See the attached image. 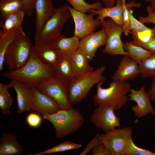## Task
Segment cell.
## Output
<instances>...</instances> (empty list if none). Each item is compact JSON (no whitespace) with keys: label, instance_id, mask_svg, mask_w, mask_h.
<instances>
[{"label":"cell","instance_id":"1","mask_svg":"<svg viewBox=\"0 0 155 155\" xmlns=\"http://www.w3.org/2000/svg\"><path fill=\"white\" fill-rule=\"evenodd\" d=\"M3 75L11 80L20 81L32 88H36L55 74L53 69L40 59L33 46L29 59L24 66L15 70L6 71Z\"/></svg>","mask_w":155,"mask_h":155},{"label":"cell","instance_id":"2","mask_svg":"<svg viewBox=\"0 0 155 155\" xmlns=\"http://www.w3.org/2000/svg\"><path fill=\"white\" fill-rule=\"evenodd\" d=\"M103 82L97 84L96 93L92 97L94 104H105L114 111L125 106L128 99L127 94L132 89L131 84L127 81H113L108 88H104L101 86Z\"/></svg>","mask_w":155,"mask_h":155},{"label":"cell","instance_id":"3","mask_svg":"<svg viewBox=\"0 0 155 155\" xmlns=\"http://www.w3.org/2000/svg\"><path fill=\"white\" fill-rule=\"evenodd\" d=\"M43 118L49 121L55 130V135L61 138L77 131L84 124L85 119L81 112L73 108L62 109Z\"/></svg>","mask_w":155,"mask_h":155},{"label":"cell","instance_id":"4","mask_svg":"<svg viewBox=\"0 0 155 155\" xmlns=\"http://www.w3.org/2000/svg\"><path fill=\"white\" fill-rule=\"evenodd\" d=\"M106 69L105 66L102 65L90 73L67 82L68 96L71 105L85 99L95 85L106 80L102 73Z\"/></svg>","mask_w":155,"mask_h":155},{"label":"cell","instance_id":"5","mask_svg":"<svg viewBox=\"0 0 155 155\" xmlns=\"http://www.w3.org/2000/svg\"><path fill=\"white\" fill-rule=\"evenodd\" d=\"M26 34L18 32L6 52L4 63L9 71L18 69L28 61L33 47Z\"/></svg>","mask_w":155,"mask_h":155},{"label":"cell","instance_id":"6","mask_svg":"<svg viewBox=\"0 0 155 155\" xmlns=\"http://www.w3.org/2000/svg\"><path fill=\"white\" fill-rule=\"evenodd\" d=\"M69 6L55 9L50 18L46 23L38 37L34 40L35 44L52 43L61 34L64 24L71 17Z\"/></svg>","mask_w":155,"mask_h":155},{"label":"cell","instance_id":"7","mask_svg":"<svg viewBox=\"0 0 155 155\" xmlns=\"http://www.w3.org/2000/svg\"><path fill=\"white\" fill-rule=\"evenodd\" d=\"M67 81L63 77L56 75L38 85L36 88L54 100L61 109L73 108L68 96Z\"/></svg>","mask_w":155,"mask_h":155},{"label":"cell","instance_id":"8","mask_svg":"<svg viewBox=\"0 0 155 155\" xmlns=\"http://www.w3.org/2000/svg\"><path fill=\"white\" fill-rule=\"evenodd\" d=\"M133 130L130 127L115 128L100 134L102 143L110 151L112 155H125L131 136Z\"/></svg>","mask_w":155,"mask_h":155},{"label":"cell","instance_id":"9","mask_svg":"<svg viewBox=\"0 0 155 155\" xmlns=\"http://www.w3.org/2000/svg\"><path fill=\"white\" fill-rule=\"evenodd\" d=\"M100 22L106 37V44L102 52L111 55L129 56L121 39V35L124 32L122 27L110 18Z\"/></svg>","mask_w":155,"mask_h":155},{"label":"cell","instance_id":"10","mask_svg":"<svg viewBox=\"0 0 155 155\" xmlns=\"http://www.w3.org/2000/svg\"><path fill=\"white\" fill-rule=\"evenodd\" d=\"M97 106L90 117L91 123L96 127L106 133L120 127L121 119L116 115L112 107L105 104Z\"/></svg>","mask_w":155,"mask_h":155},{"label":"cell","instance_id":"11","mask_svg":"<svg viewBox=\"0 0 155 155\" xmlns=\"http://www.w3.org/2000/svg\"><path fill=\"white\" fill-rule=\"evenodd\" d=\"M69 9L75 24L74 36L80 39L94 32L101 26L100 21L94 19L91 13L86 14L69 6Z\"/></svg>","mask_w":155,"mask_h":155},{"label":"cell","instance_id":"12","mask_svg":"<svg viewBox=\"0 0 155 155\" xmlns=\"http://www.w3.org/2000/svg\"><path fill=\"white\" fill-rule=\"evenodd\" d=\"M30 110L42 116L52 114L61 108L57 103L48 95L35 88H32Z\"/></svg>","mask_w":155,"mask_h":155},{"label":"cell","instance_id":"13","mask_svg":"<svg viewBox=\"0 0 155 155\" xmlns=\"http://www.w3.org/2000/svg\"><path fill=\"white\" fill-rule=\"evenodd\" d=\"M128 96L130 100L137 104L136 105L132 106L131 108L137 119L146 117L149 114L154 115L155 111L144 86H142L138 90L131 89Z\"/></svg>","mask_w":155,"mask_h":155},{"label":"cell","instance_id":"14","mask_svg":"<svg viewBox=\"0 0 155 155\" xmlns=\"http://www.w3.org/2000/svg\"><path fill=\"white\" fill-rule=\"evenodd\" d=\"M106 39L105 32L102 28L80 39L78 49L86 56L89 61L92 60L98 48L105 45Z\"/></svg>","mask_w":155,"mask_h":155},{"label":"cell","instance_id":"15","mask_svg":"<svg viewBox=\"0 0 155 155\" xmlns=\"http://www.w3.org/2000/svg\"><path fill=\"white\" fill-rule=\"evenodd\" d=\"M55 8L53 0H36L33 10L36 16L35 39L39 36L44 26L52 16Z\"/></svg>","mask_w":155,"mask_h":155},{"label":"cell","instance_id":"16","mask_svg":"<svg viewBox=\"0 0 155 155\" xmlns=\"http://www.w3.org/2000/svg\"><path fill=\"white\" fill-rule=\"evenodd\" d=\"M139 73L137 63L129 56L124 55L111 78L113 81H127L134 80Z\"/></svg>","mask_w":155,"mask_h":155},{"label":"cell","instance_id":"17","mask_svg":"<svg viewBox=\"0 0 155 155\" xmlns=\"http://www.w3.org/2000/svg\"><path fill=\"white\" fill-rule=\"evenodd\" d=\"M14 89L16 95L17 107L16 111L19 113L30 110L32 88L20 81L12 80L10 82Z\"/></svg>","mask_w":155,"mask_h":155},{"label":"cell","instance_id":"18","mask_svg":"<svg viewBox=\"0 0 155 155\" xmlns=\"http://www.w3.org/2000/svg\"><path fill=\"white\" fill-rule=\"evenodd\" d=\"M33 48L41 61L52 69L61 57L52 43L35 44Z\"/></svg>","mask_w":155,"mask_h":155},{"label":"cell","instance_id":"19","mask_svg":"<svg viewBox=\"0 0 155 155\" xmlns=\"http://www.w3.org/2000/svg\"><path fill=\"white\" fill-rule=\"evenodd\" d=\"M123 0H117L115 5L114 7H102L98 10L91 9L90 10L89 12L91 13L94 16L97 15L96 18L97 20L100 21L108 17L123 27Z\"/></svg>","mask_w":155,"mask_h":155},{"label":"cell","instance_id":"20","mask_svg":"<svg viewBox=\"0 0 155 155\" xmlns=\"http://www.w3.org/2000/svg\"><path fill=\"white\" fill-rule=\"evenodd\" d=\"M24 151L15 133H4L0 139V155H19Z\"/></svg>","mask_w":155,"mask_h":155},{"label":"cell","instance_id":"21","mask_svg":"<svg viewBox=\"0 0 155 155\" xmlns=\"http://www.w3.org/2000/svg\"><path fill=\"white\" fill-rule=\"evenodd\" d=\"M80 39L74 36L67 37L61 35L53 42L61 57H70L78 48Z\"/></svg>","mask_w":155,"mask_h":155},{"label":"cell","instance_id":"22","mask_svg":"<svg viewBox=\"0 0 155 155\" xmlns=\"http://www.w3.org/2000/svg\"><path fill=\"white\" fill-rule=\"evenodd\" d=\"M74 75L75 78L85 75L94 70L89 64L86 56L78 49L70 57Z\"/></svg>","mask_w":155,"mask_h":155},{"label":"cell","instance_id":"23","mask_svg":"<svg viewBox=\"0 0 155 155\" xmlns=\"http://www.w3.org/2000/svg\"><path fill=\"white\" fill-rule=\"evenodd\" d=\"M25 14L23 10H21L8 15L1 19L0 27L4 32L15 29L19 32L25 35L22 26Z\"/></svg>","mask_w":155,"mask_h":155},{"label":"cell","instance_id":"24","mask_svg":"<svg viewBox=\"0 0 155 155\" xmlns=\"http://www.w3.org/2000/svg\"><path fill=\"white\" fill-rule=\"evenodd\" d=\"M18 32L15 29L7 31L0 30V71L4 69L5 57L7 51L16 38Z\"/></svg>","mask_w":155,"mask_h":155},{"label":"cell","instance_id":"25","mask_svg":"<svg viewBox=\"0 0 155 155\" xmlns=\"http://www.w3.org/2000/svg\"><path fill=\"white\" fill-rule=\"evenodd\" d=\"M53 69L56 75L63 77L68 82L75 78L70 57H61Z\"/></svg>","mask_w":155,"mask_h":155},{"label":"cell","instance_id":"26","mask_svg":"<svg viewBox=\"0 0 155 155\" xmlns=\"http://www.w3.org/2000/svg\"><path fill=\"white\" fill-rule=\"evenodd\" d=\"M124 48L129 56L139 64L142 61L152 55L154 52L135 45L129 42L124 44Z\"/></svg>","mask_w":155,"mask_h":155},{"label":"cell","instance_id":"27","mask_svg":"<svg viewBox=\"0 0 155 155\" xmlns=\"http://www.w3.org/2000/svg\"><path fill=\"white\" fill-rule=\"evenodd\" d=\"M23 0H0V17L2 19L8 15L23 10Z\"/></svg>","mask_w":155,"mask_h":155},{"label":"cell","instance_id":"28","mask_svg":"<svg viewBox=\"0 0 155 155\" xmlns=\"http://www.w3.org/2000/svg\"><path fill=\"white\" fill-rule=\"evenodd\" d=\"M10 88H12L10 82L7 84L0 83V108L5 115L10 113L9 109L13 102L9 91Z\"/></svg>","mask_w":155,"mask_h":155},{"label":"cell","instance_id":"29","mask_svg":"<svg viewBox=\"0 0 155 155\" xmlns=\"http://www.w3.org/2000/svg\"><path fill=\"white\" fill-rule=\"evenodd\" d=\"M138 64L140 74L143 78H155V52Z\"/></svg>","mask_w":155,"mask_h":155},{"label":"cell","instance_id":"30","mask_svg":"<svg viewBox=\"0 0 155 155\" xmlns=\"http://www.w3.org/2000/svg\"><path fill=\"white\" fill-rule=\"evenodd\" d=\"M65 0L70 4L74 9L84 13L87 12L89 13L90 10L91 9L98 10L103 7L102 4L99 1L90 4L87 3L84 0Z\"/></svg>","mask_w":155,"mask_h":155},{"label":"cell","instance_id":"31","mask_svg":"<svg viewBox=\"0 0 155 155\" xmlns=\"http://www.w3.org/2000/svg\"><path fill=\"white\" fill-rule=\"evenodd\" d=\"M82 146L80 144L73 143L70 141H65L43 152L28 155H42L54 153L61 152L79 148Z\"/></svg>","mask_w":155,"mask_h":155},{"label":"cell","instance_id":"32","mask_svg":"<svg viewBox=\"0 0 155 155\" xmlns=\"http://www.w3.org/2000/svg\"><path fill=\"white\" fill-rule=\"evenodd\" d=\"M123 7V24L122 27L124 34L127 36L131 29V21L129 14V8L134 7H139L141 5L137 3L134 1L127 3L125 0H122Z\"/></svg>","mask_w":155,"mask_h":155},{"label":"cell","instance_id":"33","mask_svg":"<svg viewBox=\"0 0 155 155\" xmlns=\"http://www.w3.org/2000/svg\"><path fill=\"white\" fill-rule=\"evenodd\" d=\"M125 155H155V152L137 146L134 143L132 138Z\"/></svg>","mask_w":155,"mask_h":155},{"label":"cell","instance_id":"34","mask_svg":"<svg viewBox=\"0 0 155 155\" xmlns=\"http://www.w3.org/2000/svg\"><path fill=\"white\" fill-rule=\"evenodd\" d=\"M42 118L40 115L34 113H30L26 117L28 124L32 127H36L39 126L42 122Z\"/></svg>","mask_w":155,"mask_h":155},{"label":"cell","instance_id":"35","mask_svg":"<svg viewBox=\"0 0 155 155\" xmlns=\"http://www.w3.org/2000/svg\"><path fill=\"white\" fill-rule=\"evenodd\" d=\"M130 42L133 44L141 46L146 49L155 52V35L150 41L147 42H142L136 39H133Z\"/></svg>","mask_w":155,"mask_h":155},{"label":"cell","instance_id":"36","mask_svg":"<svg viewBox=\"0 0 155 155\" xmlns=\"http://www.w3.org/2000/svg\"><path fill=\"white\" fill-rule=\"evenodd\" d=\"M100 134L97 133L94 137L87 144L84 150L79 154L80 155H85L90 150L102 143L99 138Z\"/></svg>","mask_w":155,"mask_h":155},{"label":"cell","instance_id":"37","mask_svg":"<svg viewBox=\"0 0 155 155\" xmlns=\"http://www.w3.org/2000/svg\"><path fill=\"white\" fill-rule=\"evenodd\" d=\"M147 11L148 13L146 17L140 16L139 17V21L143 24L152 23L155 24V11L152 9L150 5L146 7Z\"/></svg>","mask_w":155,"mask_h":155},{"label":"cell","instance_id":"38","mask_svg":"<svg viewBox=\"0 0 155 155\" xmlns=\"http://www.w3.org/2000/svg\"><path fill=\"white\" fill-rule=\"evenodd\" d=\"M36 0H23V10L28 16H32L33 13L34 5Z\"/></svg>","mask_w":155,"mask_h":155},{"label":"cell","instance_id":"39","mask_svg":"<svg viewBox=\"0 0 155 155\" xmlns=\"http://www.w3.org/2000/svg\"><path fill=\"white\" fill-rule=\"evenodd\" d=\"M92 155H112L109 150L101 143L92 150Z\"/></svg>","mask_w":155,"mask_h":155},{"label":"cell","instance_id":"40","mask_svg":"<svg viewBox=\"0 0 155 155\" xmlns=\"http://www.w3.org/2000/svg\"><path fill=\"white\" fill-rule=\"evenodd\" d=\"M148 93L151 101L155 102V78Z\"/></svg>","mask_w":155,"mask_h":155},{"label":"cell","instance_id":"41","mask_svg":"<svg viewBox=\"0 0 155 155\" xmlns=\"http://www.w3.org/2000/svg\"><path fill=\"white\" fill-rule=\"evenodd\" d=\"M104 4L105 7H111L115 5L117 0H101Z\"/></svg>","mask_w":155,"mask_h":155},{"label":"cell","instance_id":"42","mask_svg":"<svg viewBox=\"0 0 155 155\" xmlns=\"http://www.w3.org/2000/svg\"><path fill=\"white\" fill-rule=\"evenodd\" d=\"M150 4V6L152 10L155 11V0H148Z\"/></svg>","mask_w":155,"mask_h":155},{"label":"cell","instance_id":"43","mask_svg":"<svg viewBox=\"0 0 155 155\" xmlns=\"http://www.w3.org/2000/svg\"><path fill=\"white\" fill-rule=\"evenodd\" d=\"M145 0L147 2H148V0Z\"/></svg>","mask_w":155,"mask_h":155}]
</instances>
